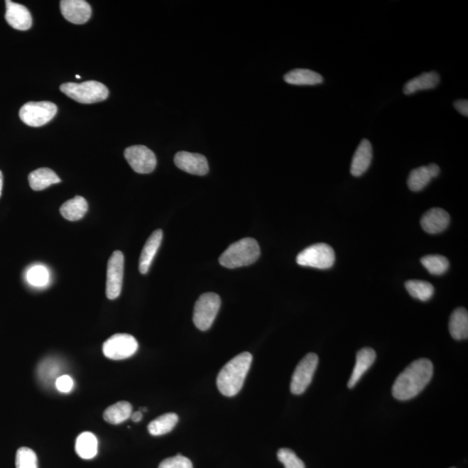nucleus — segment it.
<instances>
[{
    "label": "nucleus",
    "instance_id": "1",
    "mask_svg": "<svg viewBox=\"0 0 468 468\" xmlns=\"http://www.w3.org/2000/svg\"><path fill=\"white\" fill-rule=\"evenodd\" d=\"M432 373L434 366L430 360L422 359L413 361L397 377L393 385V396L400 401L414 398L430 383Z\"/></svg>",
    "mask_w": 468,
    "mask_h": 468
},
{
    "label": "nucleus",
    "instance_id": "2",
    "mask_svg": "<svg viewBox=\"0 0 468 468\" xmlns=\"http://www.w3.org/2000/svg\"><path fill=\"white\" fill-rule=\"evenodd\" d=\"M251 361L253 356L249 352H243L224 366L217 377V386L223 396L232 397L241 391Z\"/></svg>",
    "mask_w": 468,
    "mask_h": 468
},
{
    "label": "nucleus",
    "instance_id": "3",
    "mask_svg": "<svg viewBox=\"0 0 468 468\" xmlns=\"http://www.w3.org/2000/svg\"><path fill=\"white\" fill-rule=\"evenodd\" d=\"M261 256V249L256 239L245 238L232 244L219 257L220 265L234 269L251 265Z\"/></svg>",
    "mask_w": 468,
    "mask_h": 468
},
{
    "label": "nucleus",
    "instance_id": "4",
    "mask_svg": "<svg viewBox=\"0 0 468 468\" xmlns=\"http://www.w3.org/2000/svg\"><path fill=\"white\" fill-rule=\"evenodd\" d=\"M60 90L77 103L85 104L99 103L109 97L108 88L97 81H87L82 84L66 82L60 86Z\"/></svg>",
    "mask_w": 468,
    "mask_h": 468
},
{
    "label": "nucleus",
    "instance_id": "5",
    "mask_svg": "<svg viewBox=\"0 0 468 468\" xmlns=\"http://www.w3.org/2000/svg\"><path fill=\"white\" fill-rule=\"evenodd\" d=\"M222 300L218 294L207 293L200 296L195 303L194 320L196 327L202 332L209 330L217 317Z\"/></svg>",
    "mask_w": 468,
    "mask_h": 468
},
{
    "label": "nucleus",
    "instance_id": "6",
    "mask_svg": "<svg viewBox=\"0 0 468 468\" xmlns=\"http://www.w3.org/2000/svg\"><path fill=\"white\" fill-rule=\"evenodd\" d=\"M335 251L325 243L315 244L302 251L297 256V263L302 266L325 270L335 263Z\"/></svg>",
    "mask_w": 468,
    "mask_h": 468
},
{
    "label": "nucleus",
    "instance_id": "7",
    "mask_svg": "<svg viewBox=\"0 0 468 468\" xmlns=\"http://www.w3.org/2000/svg\"><path fill=\"white\" fill-rule=\"evenodd\" d=\"M58 112L57 105L52 102H30L22 106L19 117L31 127H41L52 121Z\"/></svg>",
    "mask_w": 468,
    "mask_h": 468
},
{
    "label": "nucleus",
    "instance_id": "8",
    "mask_svg": "<svg viewBox=\"0 0 468 468\" xmlns=\"http://www.w3.org/2000/svg\"><path fill=\"white\" fill-rule=\"evenodd\" d=\"M138 349V343L129 334H115L108 338L103 345V352L107 359L124 360L135 355Z\"/></svg>",
    "mask_w": 468,
    "mask_h": 468
},
{
    "label": "nucleus",
    "instance_id": "9",
    "mask_svg": "<svg viewBox=\"0 0 468 468\" xmlns=\"http://www.w3.org/2000/svg\"><path fill=\"white\" fill-rule=\"evenodd\" d=\"M318 364V357L309 353L298 364L290 381V391L294 395H301L312 383Z\"/></svg>",
    "mask_w": 468,
    "mask_h": 468
},
{
    "label": "nucleus",
    "instance_id": "10",
    "mask_svg": "<svg viewBox=\"0 0 468 468\" xmlns=\"http://www.w3.org/2000/svg\"><path fill=\"white\" fill-rule=\"evenodd\" d=\"M124 273V255L120 251H114L107 266L106 295L109 300H114L120 296L123 288Z\"/></svg>",
    "mask_w": 468,
    "mask_h": 468
},
{
    "label": "nucleus",
    "instance_id": "11",
    "mask_svg": "<svg viewBox=\"0 0 468 468\" xmlns=\"http://www.w3.org/2000/svg\"><path fill=\"white\" fill-rule=\"evenodd\" d=\"M124 156L133 170L138 174H151L156 168L155 153L143 145L126 148Z\"/></svg>",
    "mask_w": 468,
    "mask_h": 468
},
{
    "label": "nucleus",
    "instance_id": "12",
    "mask_svg": "<svg viewBox=\"0 0 468 468\" xmlns=\"http://www.w3.org/2000/svg\"><path fill=\"white\" fill-rule=\"evenodd\" d=\"M175 163L180 170L191 175L203 176L209 171L206 157L195 153L187 151L177 153L175 156Z\"/></svg>",
    "mask_w": 468,
    "mask_h": 468
},
{
    "label": "nucleus",
    "instance_id": "13",
    "mask_svg": "<svg viewBox=\"0 0 468 468\" xmlns=\"http://www.w3.org/2000/svg\"><path fill=\"white\" fill-rule=\"evenodd\" d=\"M60 9L66 21L82 25L92 17V7L84 0H62Z\"/></svg>",
    "mask_w": 468,
    "mask_h": 468
},
{
    "label": "nucleus",
    "instance_id": "14",
    "mask_svg": "<svg viewBox=\"0 0 468 468\" xmlns=\"http://www.w3.org/2000/svg\"><path fill=\"white\" fill-rule=\"evenodd\" d=\"M6 19L13 28L18 31L29 30L33 25V18L25 6L6 0Z\"/></svg>",
    "mask_w": 468,
    "mask_h": 468
},
{
    "label": "nucleus",
    "instance_id": "15",
    "mask_svg": "<svg viewBox=\"0 0 468 468\" xmlns=\"http://www.w3.org/2000/svg\"><path fill=\"white\" fill-rule=\"evenodd\" d=\"M450 216L442 208H432L423 216L420 225L428 234H436L442 233L450 226Z\"/></svg>",
    "mask_w": 468,
    "mask_h": 468
},
{
    "label": "nucleus",
    "instance_id": "16",
    "mask_svg": "<svg viewBox=\"0 0 468 468\" xmlns=\"http://www.w3.org/2000/svg\"><path fill=\"white\" fill-rule=\"evenodd\" d=\"M372 158L373 148L371 141L364 139L353 156L351 166L352 175L355 177L363 175L371 166Z\"/></svg>",
    "mask_w": 468,
    "mask_h": 468
},
{
    "label": "nucleus",
    "instance_id": "17",
    "mask_svg": "<svg viewBox=\"0 0 468 468\" xmlns=\"http://www.w3.org/2000/svg\"><path fill=\"white\" fill-rule=\"evenodd\" d=\"M163 233L160 229L156 230L148 239L143 251H141L139 271L141 274H146L152 265L153 261L158 251L161 241H163Z\"/></svg>",
    "mask_w": 468,
    "mask_h": 468
},
{
    "label": "nucleus",
    "instance_id": "18",
    "mask_svg": "<svg viewBox=\"0 0 468 468\" xmlns=\"http://www.w3.org/2000/svg\"><path fill=\"white\" fill-rule=\"evenodd\" d=\"M376 359V352L371 348H364L357 352L356 365L348 383L349 388L356 386L366 371H368V369L375 363Z\"/></svg>",
    "mask_w": 468,
    "mask_h": 468
},
{
    "label": "nucleus",
    "instance_id": "19",
    "mask_svg": "<svg viewBox=\"0 0 468 468\" xmlns=\"http://www.w3.org/2000/svg\"><path fill=\"white\" fill-rule=\"evenodd\" d=\"M440 78L437 72H425L413 78L405 85L403 92L405 95H411L420 90H427L437 87Z\"/></svg>",
    "mask_w": 468,
    "mask_h": 468
},
{
    "label": "nucleus",
    "instance_id": "20",
    "mask_svg": "<svg viewBox=\"0 0 468 468\" xmlns=\"http://www.w3.org/2000/svg\"><path fill=\"white\" fill-rule=\"evenodd\" d=\"M28 180L30 187L34 191L44 190L53 184L61 183V179L56 173L47 168H38L31 172Z\"/></svg>",
    "mask_w": 468,
    "mask_h": 468
},
{
    "label": "nucleus",
    "instance_id": "21",
    "mask_svg": "<svg viewBox=\"0 0 468 468\" xmlns=\"http://www.w3.org/2000/svg\"><path fill=\"white\" fill-rule=\"evenodd\" d=\"M89 209L88 202L82 196L67 200L60 207V212L70 222H77L85 217Z\"/></svg>",
    "mask_w": 468,
    "mask_h": 468
},
{
    "label": "nucleus",
    "instance_id": "22",
    "mask_svg": "<svg viewBox=\"0 0 468 468\" xmlns=\"http://www.w3.org/2000/svg\"><path fill=\"white\" fill-rule=\"evenodd\" d=\"M285 81L293 85H317L324 82L320 73L308 69H296L285 75Z\"/></svg>",
    "mask_w": 468,
    "mask_h": 468
},
{
    "label": "nucleus",
    "instance_id": "23",
    "mask_svg": "<svg viewBox=\"0 0 468 468\" xmlns=\"http://www.w3.org/2000/svg\"><path fill=\"white\" fill-rule=\"evenodd\" d=\"M450 332L455 340L467 339L468 313L465 308H458L452 313L450 320Z\"/></svg>",
    "mask_w": 468,
    "mask_h": 468
},
{
    "label": "nucleus",
    "instance_id": "24",
    "mask_svg": "<svg viewBox=\"0 0 468 468\" xmlns=\"http://www.w3.org/2000/svg\"><path fill=\"white\" fill-rule=\"evenodd\" d=\"M98 442L95 435L90 432H84L78 435L76 442V452L80 458L90 459L96 457Z\"/></svg>",
    "mask_w": 468,
    "mask_h": 468
},
{
    "label": "nucleus",
    "instance_id": "25",
    "mask_svg": "<svg viewBox=\"0 0 468 468\" xmlns=\"http://www.w3.org/2000/svg\"><path fill=\"white\" fill-rule=\"evenodd\" d=\"M132 415L131 404L121 401L115 404L111 405L106 408L104 413V419L108 423L117 425L121 424L131 418Z\"/></svg>",
    "mask_w": 468,
    "mask_h": 468
},
{
    "label": "nucleus",
    "instance_id": "26",
    "mask_svg": "<svg viewBox=\"0 0 468 468\" xmlns=\"http://www.w3.org/2000/svg\"><path fill=\"white\" fill-rule=\"evenodd\" d=\"M178 420L179 417L175 413H168L160 415L148 424L149 434L154 436L166 435L174 430Z\"/></svg>",
    "mask_w": 468,
    "mask_h": 468
},
{
    "label": "nucleus",
    "instance_id": "27",
    "mask_svg": "<svg viewBox=\"0 0 468 468\" xmlns=\"http://www.w3.org/2000/svg\"><path fill=\"white\" fill-rule=\"evenodd\" d=\"M405 288L413 298L423 302L430 300L435 293L434 286L427 281H408L405 283Z\"/></svg>",
    "mask_w": 468,
    "mask_h": 468
},
{
    "label": "nucleus",
    "instance_id": "28",
    "mask_svg": "<svg viewBox=\"0 0 468 468\" xmlns=\"http://www.w3.org/2000/svg\"><path fill=\"white\" fill-rule=\"evenodd\" d=\"M432 176L428 166L413 169L408 179V188L413 192H419L431 182Z\"/></svg>",
    "mask_w": 468,
    "mask_h": 468
},
{
    "label": "nucleus",
    "instance_id": "29",
    "mask_svg": "<svg viewBox=\"0 0 468 468\" xmlns=\"http://www.w3.org/2000/svg\"><path fill=\"white\" fill-rule=\"evenodd\" d=\"M420 262L432 275H442L450 268V261L442 255H427L420 259Z\"/></svg>",
    "mask_w": 468,
    "mask_h": 468
},
{
    "label": "nucleus",
    "instance_id": "30",
    "mask_svg": "<svg viewBox=\"0 0 468 468\" xmlns=\"http://www.w3.org/2000/svg\"><path fill=\"white\" fill-rule=\"evenodd\" d=\"M26 278L31 285L44 287L49 283L50 274L46 267L38 265L27 271Z\"/></svg>",
    "mask_w": 468,
    "mask_h": 468
},
{
    "label": "nucleus",
    "instance_id": "31",
    "mask_svg": "<svg viewBox=\"0 0 468 468\" xmlns=\"http://www.w3.org/2000/svg\"><path fill=\"white\" fill-rule=\"evenodd\" d=\"M16 468H38L37 455L29 447H21L16 454Z\"/></svg>",
    "mask_w": 468,
    "mask_h": 468
},
{
    "label": "nucleus",
    "instance_id": "32",
    "mask_svg": "<svg viewBox=\"0 0 468 468\" xmlns=\"http://www.w3.org/2000/svg\"><path fill=\"white\" fill-rule=\"evenodd\" d=\"M278 459L285 466V468H305V463L289 448L279 450Z\"/></svg>",
    "mask_w": 468,
    "mask_h": 468
},
{
    "label": "nucleus",
    "instance_id": "33",
    "mask_svg": "<svg viewBox=\"0 0 468 468\" xmlns=\"http://www.w3.org/2000/svg\"><path fill=\"white\" fill-rule=\"evenodd\" d=\"M59 372V366L56 361L53 359H46L39 365L38 373L42 380L45 381H52L54 377L58 376ZM59 376H58V379Z\"/></svg>",
    "mask_w": 468,
    "mask_h": 468
},
{
    "label": "nucleus",
    "instance_id": "34",
    "mask_svg": "<svg viewBox=\"0 0 468 468\" xmlns=\"http://www.w3.org/2000/svg\"><path fill=\"white\" fill-rule=\"evenodd\" d=\"M158 468H194L190 459L182 455L165 459Z\"/></svg>",
    "mask_w": 468,
    "mask_h": 468
},
{
    "label": "nucleus",
    "instance_id": "35",
    "mask_svg": "<svg viewBox=\"0 0 468 468\" xmlns=\"http://www.w3.org/2000/svg\"><path fill=\"white\" fill-rule=\"evenodd\" d=\"M58 391L70 393L74 387V381L70 376L62 375L55 381Z\"/></svg>",
    "mask_w": 468,
    "mask_h": 468
},
{
    "label": "nucleus",
    "instance_id": "36",
    "mask_svg": "<svg viewBox=\"0 0 468 468\" xmlns=\"http://www.w3.org/2000/svg\"><path fill=\"white\" fill-rule=\"evenodd\" d=\"M455 108L462 115L468 116V102L467 100H458L455 101L454 104Z\"/></svg>",
    "mask_w": 468,
    "mask_h": 468
},
{
    "label": "nucleus",
    "instance_id": "37",
    "mask_svg": "<svg viewBox=\"0 0 468 468\" xmlns=\"http://www.w3.org/2000/svg\"><path fill=\"white\" fill-rule=\"evenodd\" d=\"M428 169H430L432 178H435V177H437L439 175L440 169L438 165H436L435 163H431L430 165H428Z\"/></svg>",
    "mask_w": 468,
    "mask_h": 468
},
{
    "label": "nucleus",
    "instance_id": "38",
    "mask_svg": "<svg viewBox=\"0 0 468 468\" xmlns=\"http://www.w3.org/2000/svg\"><path fill=\"white\" fill-rule=\"evenodd\" d=\"M131 417L133 422L139 423L141 422V419H143V415L141 411H136L133 413Z\"/></svg>",
    "mask_w": 468,
    "mask_h": 468
},
{
    "label": "nucleus",
    "instance_id": "39",
    "mask_svg": "<svg viewBox=\"0 0 468 468\" xmlns=\"http://www.w3.org/2000/svg\"><path fill=\"white\" fill-rule=\"evenodd\" d=\"M2 190H3V174L2 172L0 171V197H1Z\"/></svg>",
    "mask_w": 468,
    "mask_h": 468
},
{
    "label": "nucleus",
    "instance_id": "40",
    "mask_svg": "<svg viewBox=\"0 0 468 468\" xmlns=\"http://www.w3.org/2000/svg\"><path fill=\"white\" fill-rule=\"evenodd\" d=\"M76 77H77V78H81V77H80V76H78V75H77Z\"/></svg>",
    "mask_w": 468,
    "mask_h": 468
}]
</instances>
